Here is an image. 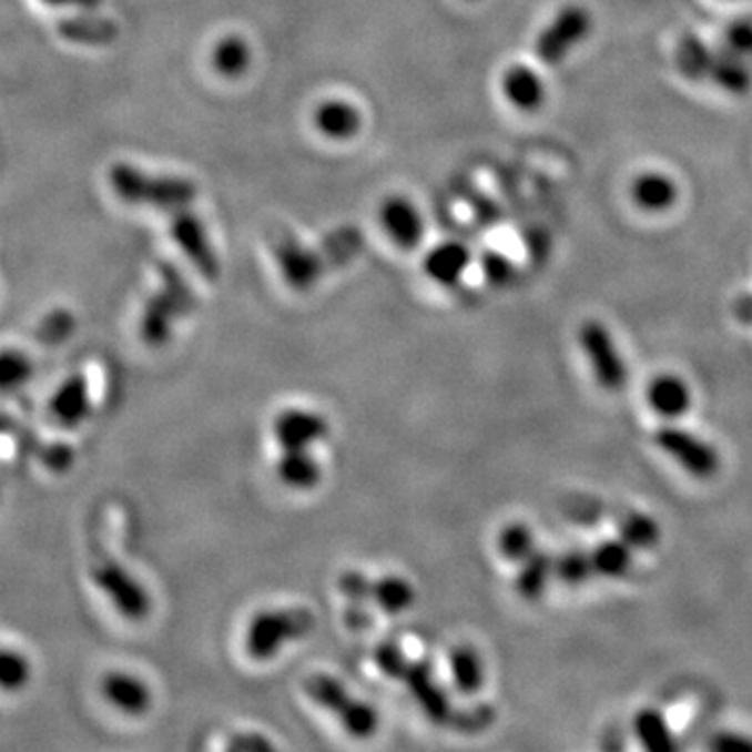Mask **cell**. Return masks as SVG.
Here are the masks:
<instances>
[{
  "label": "cell",
  "mask_w": 752,
  "mask_h": 752,
  "mask_svg": "<svg viewBox=\"0 0 752 752\" xmlns=\"http://www.w3.org/2000/svg\"><path fill=\"white\" fill-rule=\"evenodd\" d=\"M590 558L593 575L607 579H621L631 569L633 552L623 539H607L591 550Z\"/></svg>",
  "instance_id": "cell-29"
},
{
  "label": "cell",
  "mask_w": 752,
  "mask_h": 752,
  "mask_svg": "<svg viewBox=\"0 0 752 752\" xmlns=\"http://www.w3.org/2000/svg\"><path fill=\"white\" fill-rule=\"evenodd\" d=\"M654 444L697 479H711L719 470V454L690 430L663 425L654 430Z\"/></svg>",
  "instance_id": "cell-10"
},
{
  "label": "cell",
  "mask_w": 752,
  "mask_h": 752,
  "mask_svg": "<svg viewBox=\"0 0 752 752\" xmlns=\"http://www.w3.org/2000/svg\"><path fill=\"white\" fill-rule=\"evenodd\" d=\"M109 184L128 205H149L165 212L184 210L197 197L193 180L149 176L130 163H113L109 170Z\"/></svg>",
  "instance_id": "cell-2"
},
{
  "label": "cell",
  "mask_w": 752,
  "mask_h": 752,
  "mask_svg": "<svg viewBox=\"0 0 752 752\" xmlns=\"http://www.w3.org/2000/svg\"><path fill=\"white\" fill-rule=\"evenodd\" d=\"M34 375V364L30 356L19 349L0 352V392H16L23 387Z\"/></svg>",
  "instance_id": "cell-34"
},
{
  "label": "cell",
  "mask_w": 752,
  "mask_h": 752,
  "mask_svg": "<svg viewBox=\"0 0 752 752\" xmlns=\"http://www.w3.org/2000/svg\"><path fill=\"white\" fill-rule=\"evenodd\" d=\"M590 11L579 4H567L539 34L536 42L539 61H543L546 65L562 63L577 44L590 37Z\"/></svg>",
  "instance_id": "cell-8"
},
{
  "label": "cell",
  "mask_w": 752,
  "mask_h": 752,
  "mask_svg": "<svg viewBox=\"0 0 752 752\" xmlns=\"http://www.w3.org/2000/svg\"><path fill=\"white\" fill-rule=\"evenodd\" d=\"M250 44L241 37L222 38L212 51V68L222 78H241L250 70Z\"/></svg>",
  "instance_id": "cell-30"
},
{
  "label": "cell",
  "mask_w": 752,
  "mask_h": 752,
  "mask_svg": "<svg viewBox=\"0 0 752 752\" xmlns=\"http://www.w3.org/2000/svg\"><path fill=\"white\" fill-rule=\"evenodd\" d=\"M481 270H484L485 281L494 287H504L506 283L512 281L515 276V266L508 257H504L500 253H485L484 262H481Z\"/></svg>",
  "instance_id": "cell-38"
},
{
  "label": "cell",
  "mask_w": 752,
  "mask_h": 752,
  "mask_svg": "<svg viewBox=\"0 0 752 752\" xmlns=\"http://www.w3.org/2000/svg\"><path fill=\"white\" fill-rule=\"evenodd\" d=\"M314 125L331 141H349L362 128V113L345 101H326L314 111Z\"/></svg>",
  "instance_id": "cell-19"
},
{
  "label": "cell",
  "mask_w": 752,
  "mask_h": 752,
  "mask_svg": "<svg viewBox=\"0 0 752 752\" xmlns=\"http://www.w3.org/2000/svg\"><path fill=\"white\" fill-rule=\"evenodd\" d=\"M713 54L715 51L697 34H685L681 37L678 51H675V63L681 75L690 82H700L709 78L711 65H713Z\"/></svg>",
  "instance_id": "cell-27"
},
{
  "label": "cell",
  "mask_w": 752,
  "mask_h": 752,
  "mask_svg": "<svg viewBox=\"0 0 752 752\" xmlns=\"http://www.w3.org/2000/svg\"><path fill=\"white\" fill-rule=\"evenodd\" d=\"M51 7H75V9H84V11H94L96 7H101L103 0H42Z\"/></svg>",
  "instance_id": "cell-42"
},
{
  "label": "cell",
  "mask_w": 752,
  "mask_h": 752,
  "mask_svg": "<svg viewBox=\"0 0 752 752\" xmlns=\"http://www.w3.org/2000/svg\"><path fill=\"white\" fill-rule=\"evenodd\" d=\"M735 312L742 321H752V297H742L738 304H735Z\"/></svg>",
  "instance_id": "cell-43"
},
{
  "label": "cell",
  "mask_w": 752,
  "mask_h": 752,
  "mask_svg": "<svg viewBox=\"0 0 752 752\" xmlns=\"http://www.w3.org/2000/svg\"><path fill=\"white\" fill-rule=\"evenodd\" d=\"M449 673L458 692L475 694L481 690L485 680L484 661L472 646H456L449 652Z\"/></svg>",
  "instance_id": "cell-24"
},
{
  "label": "cell",
  "mask_w": 752,
  "mask_h": 752,
  "mask_svg": "<svg viewBox=\"0 0 752 752\" xmlns=\"http://www.w3.org/2000/svg\"><path fill=\"white\" fill-rule=\"evenodd\" d=\"M680 197V189L675 180L663 172H644L631 182V199L633 203L652 214H661L675 205Z\"/></svg>",
  "instance_id": "cell-17"
},
{
  "label": "cell",
  "mask_w": 752,
  "mask_h": 752,
  "mask_svg": "<svg viewBox=\"0 0 752 752\" xmlns=\"http://www.w3.org/2000/svg\"><path fill=\"white\" fill-rule=\"evenodd\" d=\"M633 732L646 751L669 752L678 749L675 735L663 713L657 709H642L633 719Z\"/></svg>",
  "instance_id": "cell-28"
},
{
  "label": "cell",
  "mask_w": 752,
  "mask_h": 752,
  "mask_svg": "<svg viewBox=\"0 0 752 752\" xmlns=\"http://www.w3.org/2000/svg\"><path fill=\"white\" fill-rule=\"evenodd\" d=\"M378 220L383 231L402 250H414L425 234V224L418 210L408 199L389 197L383 201L378 210Z\"/></svg>",
  "instance_id": "cell-13"
},
{
  "label": "cell",
  "mask_w": 752,
  "mask_h": 752,
  "mask_svg": "<svg viewBox=\"0 0 752 752\" xmlns=\"http://www.w3.org/2000/svg\"><path fill=\"white\" fill-rule=\"evenodd\" d=\"M228 749H233V751H272V744L264 735L245 734L234 738Z\"/></svg>",
  "instance_id": "cell-41"
},
{
  "label": "cell",
  "mask_w": 752,
  "mask_h": 752,
  "mask_svg": "<svg viewBox=\"0 0 752 752\" xmlns=\"http://www.w3.org/2000/svg\"><path fill=\"white\" fill-rule=\"evenodd\" d=\"M89 380L84 375H73L54 392L49 404L54 420L61 427L73 429L82 425L90 414Z\"/></svg>",
  "instance_id": "cell-16"
},
{
  "label": "cell",
  "mask_w": 752,
  "mask_h": 752,
  "mask_svg": "<svg viewBox=\"0 0 752 752\" xmlns=\"http://www.w3.org/2000/svg\"><path fill=\"white\" fill-rule=\"evenodd\" d=\"M520 565H522V569L517 575L515 588L519 591L520 598L536 600L546 591L550 579L555 577V555L538 548Z\"/></svg>",
  "instance_id": "cell-25"
},
{
  "label": "cell",
  "mask_w": 752,
  "mask_h": 752,
  "mask_svg": "<svg viewBox=\"0 0 752 752\" xmlns=\"http://www.w3.org/2000/svg\"><path fill=\"white\" fill-rule=\"evenodd\" d=\"M709 80L730 94H746L752 89V72L749 61L740 54L732 53L728 47L717 49Z\"/></svg>",
  "instance_id": "cell-21"
},
{
  "label": "cell",
  "mask_w": 752,
  "mask_h": 752,
  "mask_svg": "<svg viewBox=\"0 0 752 752\" xmlns=\"http://www.w3.org/2000/svg\"><path fill=\"white\" fill-rule=\"evenodd\" d=\"M498 550L510 562H525L538 550L536 536L525 522H510L498 536Z\"/></svg>",
  "instance_id": "cell-32"
},
{
  "label": "cell",
  "mask_w": 752,
  "mask_h": 752,
  "mask_svg": "<svg viewBox=\"0 0 752 752\" xmlns=\"http://www.w3.org/2000/svg\"><path fill=\"white\" fill-rule=\"evenodd\" d=\"M579 345L590 359L591 370L602 389L621 392L627 383L626 359L619 354L609 328L598 321H588L579 328Z\"/></svg>",
  "instance_id": "cell-9"
},
{
  "label": "cell",
  "mask_w": 752,
  "mask_h": 752,
  "mask_svg": "<svg viewBox=\"0 0 752 752\" xmlns=\"http://www.w3.org/2000/svg\"><path fill=\"white\" fill-rule=\"evenodd\" d=\"M364 247V238L356 228H343L331 234L321 250H307L295 238L283 236L274 247L278 268L283 272L288 287L307 291L324 276V272L352 262Z\"/></svg>",
  "instance_id": "cell-1"
},
{
  "label": "cell",
  "mask_w": 752,
  "mask_h": 752,
  "mask_svg": "<svg viewBox=\"0 0 752 752\" xmlns=\"http://www.w3.org/2000/svg\"><path fill=\"white\" fill-rule=\"evenodd\" d=\"M272 430H274L276 444L283 451L309 449V446L323 441L328 435V423L323 414L291 408L276 416Z\"/></svg>",
  "instance_id": "cell-12"
},
{
  "label": "cell",
  "mask_w": 752,
  "mask_h": 752,
  "mask_svg": "<svg viewBox=\"0 0 752 752\" xmlns=\"http://www.w3.org/2000/svg\"><path fill=\"white\" fill-rule=\"evenodd\" d=\"M725 42L723 47H728L732 53L740 54L742 59L751 61L752 59V19L740 18L734 19L728 28H725Z\"/></svg>",
  "instance_id": "cell-37"
},
{
  "label": "cell",
  "mask_w": 752,
  "mask_h": 752,
  "mask_svg": "<svg viewBox=\"0 0 752 752\" xmlns=\"http://www.w3.org/2000/svg\"><path fill=\"white\" fill-rule=\"evenodd\" d=\"M619 533L631 550H640V552L657 548L661 541L659 522L642 512H627L619 522Z\"/></svg>",
  "instance_id": "cell-31"
},
{
  "label": "cell",
  "mask_w": 752,
  "mask_h": 752,
  "mask_svg": "<svg viewBox=\"0 0 752 752\" xmlns=\"http://www.w3.org/2000/svg\"><path fill=\"white\" fill-rule=\"evenodd\" d=\"M73 326L75 318L72 312L54 309L53 314H49L38 326V339L44 343H61L72 335Z\"/></svg>",
  "instance_id": "cell-36"
},
{
  "label": "cell",
  "mask_w": 752,
  "mask_h": 752,
  "mask_svg": "<svg viewBox=\"0 0 752 752\" xmlns=\"http://www.w3.org/2000/svg\"><path fill=\"white\" fill-rule=\"evenodd\" d=\"M593 575L590 552L569 550L565 555L555 556V577L567 586H581Z\"/></svg>",
  "instance_id": "cell-35"
},
{
  "label": "cell",
  "mask_w": 752,
  "mask_h": 752,
  "mask_svg": "<svg viewBox=\"0 0 752 752\" xmlns=\"http://www.w3.org/2000/svg\"><path fill=\"white\" fill-rule=\"evenodd\" d=\"M59 37L73 44H90V47H105L115 42L120 34L118 26L108 18H68L57 23Z\"/></svg>",
  "instance_id": "cell-22"
},
{
  "label": "cell",
  "mask_w": 752,
  "mask_h": 752,
  "mask_svg": "<svg viewBox=\"0 0 752 752\" xmlns=\"http://www.w3.org/2000/svg\"><path fill=\"white\" fill-rule=\"evenodd\" d=\"M385 675L392 680L404 681L408 690L413 692L414 699L423 713L429 717L430 721L441 723V725H451L456 728V721L460 713H454L449 707L448 697L441 690V685L433 678V669L427 661H408L404 652L395 654L394 661L387 664Z\"/></svg>",
  "instance_id": "cell-7"
},
{
  "label": "cell",
  "mask_w": 752,
  "mask_h": 752,
  "mask_svg": "<svg viewBox=\"0 0 752 752\" xmlns=\"http://www.w3.org/2000/svg\"><path fill=\"white\" fill-rule=\"evenodd\" d=\"M172 236L179 243L180 250L191 260V264L210 281H215L220 276V264L215 257L212 243L205 233L203 222L197 215L191 212L179 210L174 212L172 220Z\"/></svg>",
  "instance_id": "cell-11"
},
{
  "label": "cell",
  "mask_w": 752,
  "mask_h": 752,
  "mask_svg": "<svg viewBox=\"0 0 752 752\" xmlns=\"http://www.w3.org/2000/svg\"><path fill=\"white\" fill-rule=\"evenodd\" d=\"M316 627L314 612L307 609L262 610L245 631V650L255 661H268L283 646L309 636Z\"/></svg>",
  "instance_id": "cell-4"
},
{
  "label": "cell",
  "mask_w": 752,
  "mask_h": 752,
  "mask_svg": "<svg viewBox=\"0 0 752 752\" xmlns=\"http://www.w3.org/2000/svg\"><path fill=\"white\" fill-rule=\"evenodd\" d=\"M307 697L333 715L339 717L341 725L356 738H368L378 728V713L368 702L352 697L339 680L316 673L304 683Z\"/></svg>",
  "instance_id": "cell-6"
},
{
  "label": "cell",
  "mask_w": 752,
  "mask_h": 752,
  "mask_svg": "<svg viewBox=\"0 0 752 752\" xmlns=\"http://www.w3.org/2000/svg\"><path fill=\"white\" fill-rule=\"evenodd\" d=\"M501 89L510 105L520 111H538L546 101V87L541 75L527 65H512L504 73Z\"/></svg>",
  "instance_id": "cell-18"
},
{
  "label": "cell",
  "mask_w": 752,
  "mask_h": 752,
  "mask_svg": "<svg viewBox=\"0 0 752 752\" xmlns=\"http://www.w3.org/2000/svg\"><path fill=\"white\" fill-rule=\"evenodd\" d=\"M711 749L719 752H746L752 751V740L740 734H719L713 738Z\"/></svg>",
  "instance_id": "cell-40"
},
{
  "label": "cell",
  "mask_w": 752,
  "mask_h": 752,
  "mask_svg": "<svg viewBox=\"0 0 752 752\" xmlns=\"http://www.w3.org/2000/svg\"><path fill=\"white\" fill-rule=\"evenodd\" d=\"M103 697L122 713L128 715H143L151 704H153V697L149 685L144 683L141 678L132 675V673H124V671H111L101 683Z\"/></svg>",
  "instance_id": "cell-15"
},
{
  "label": "cell",
  "mask_w": 752,
  "mask_h": 752,
  "mask_svg": "<svg viewBox=\"0 0 752 752\" xmlns=\"http://www.w3.org/2000/svg\"><path fill=\"white\" fill-rule=\"evenodd\" d=\"M90 575L99 590L111 600V604L120 610L128 621H143L151 612V598L136 577L108 555L103 546L92 548Z\"/></svg>",
  "instance_id": "cell-5"
},
{
  "label": "cell",
  "mask_w": 752,
  "mask_h": 752,
  "mask_svg": "<svg viewBox=\"0 0 752 752\" xmlns=\"http://www.w3.org/2000/svg\"><path fill=\"white\" fill-rule=\"evenodd\" d=\"M32 680V664L13 648L0 646V690L19 692Z\"/></svg>",
  "instance_id": "cell-33"
},
{
  "label": "cell",
  "mask_w": 752,
  "mask_h": 752,
  "mask_svg": "<svg viewBox=\"0 0 752 752\" xmlns=\"http://www.w3.org/2000/svg\"><path fill=\"white\" fill-rule=\"evenodd\" d=\"M163 287L157 295H153L144 305L143 321H141V335L144 343L160 347L167 343L172 335L174 323L191 314L197 305V297L193 288L189 287L186 278L180 274L174 264L160 266Z\"/></svg>",
  "instance_id": "cell-3"
},
{
  "label": "cell",
  "mask_w": 752,
  "mask_h": 752,
  "mask_svg": "<svg viewBox=\"0 0 752 752\" xmlns=\"http://www.w3.org/2000/svg\"><path fill=\"white\" fill-rule=\"evenodd\" d=\"M470 262V253L460 243H444L439 247L429 251L425 257V272L430 281L437 285L451 287L456 285Z\"/></svg>",
  "instance_id": "cell-20"
},
{
  "label": "cell",
  "mask_w": 752,
  "mask_h": 752,
  "mask_svg": "<svg viewBox=\"0 0 752 752\" xmlns=\"http://www.w3.org/2000/svg\"><path fill=\"white\" fill-rule=\"evenodd\" d=\"M646 404L667 420L681 418L692 408V392L688 383L675 375L654 376L646 387Z\"/></svg>",
  "instance_id": "cell-14"
},
{
  "label": "cell",
  "mask_w": 752,
  "mask_h": 752,
  "mask_svg": "<svg viewBox=\"0 0 752 752\" xmlns=\"http://www.w3.org/2000/svg\"><path fill=\"white\" fill-rule=\"evenodd\" d=\"M370 583L373 579H368L366 575L359 573V571H347L339 577L337 586H339V591L352 602H364L370 598Z\"/></svg>",
  "instance_id": "cell-39"
},
{
  "label": "cell",
  "mask_w": 752,
  "mask_h": 752,
  "mask_svg": "<svg viewBox=\"0 0 752 752\" xmlns=\"http://www.w3.org/2000/svg\"><path fill=\"white\" fill-rule=\"evenodd\" d=\"M276 472L278 479L291 489H312L323 479V468L307 449L283 451Z\"/></svg>",
  "instance_id": "cell-23"
},
{
  "label": "cell",
  "mask_w": 752,
  "mask_h": 752,
  "mask_svg": "<svg viewBox=\"0 0 752 752\" xmlns=\"http://www.w3.org/2000/svg\"><path fill=\"white\" fill-rule=\"evenodd\" d=\"M370 600L387 614H399L413 609L416 602V590L413 583L404 577L389 575L383 579H373L370 583Z\"/></svg>",
  "instance_id": "cell-26"
}]
</instances>
